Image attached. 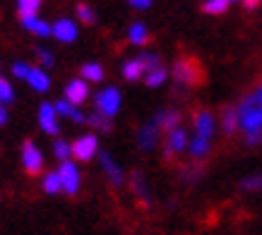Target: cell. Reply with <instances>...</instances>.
<instances>
[{
	"label": "cell",
	"instance_id": "1",
	"mask_svg": "<svg viewBox=\"0 0 262 235\" xmlns=\"http://www.w3.org/2000/svg\"><path fill=\"white\" fill-rule=\"evenodd\" d=\"M238 127L246 132V142L253 147V144H260L262 142V108L257 96L250 94L243 99L238 108Z\"/></svg>",
	"mask_w": 262,
	"mask_h": 235
},
{
	"label": "cell",
	"instance_id": "2",
	"mask_svg": "<svg viewBox=\"0 0 262 235\" xmlns=\"http://www.w3.org/2000/svg\"><path fill=\"white\" fill-rule=\"evenodd\" d=\"M94 103H96V113L111 120V118L120 110L123 96H120V91L116 86H106V89H101V91L94 96Z\"/></svg>",
	"mask_w": 262,
	"mask_h": 235
},
{
	"label": "cell",
	"instance_id": "3",
	"mask_svg": "<svg viewBox=\"0 0 262 235\" xmlns=\"http://www.w3.org/2000/svg\"><path fill=\"white\" fill-rule=\"evenodd\" d=\"M58 175H60V185H63V192L68 195H77V190L82 185V175L80 168L75 161H63L60 168H58Z\"/></svg>",
	"mask_w": 262,
	"mask_h": 235
},
{
	"label": "cell",
	"instance_id": "4",
	"mask_svg": "<svg viewBox=\"0 0 262 235\" xmlns=\"http://www.w3.org/2000/svg\"><path fill=\"white\" fill-rule=\"evenodd\" d=\"M70 149L77 161H89L99 154V139H96V134H82L70 144Z\"/></svg>",
	"mask_w": 262,
	"mask_h": 235
},
{
	"label": "cell",
	"instance_id": "5",
	"mask_svg": "<svg viewBox=\"0 0 262 235\" xmlns=\"http://www.w3.org/2000/svg\"><path fill=\"white\" fill-rule=\"evenodd\" d=\"M22 166L24 171L32 173V175L43 171V151L34 142H24L22 144Z\"/></svg>",
	"mask_w": 262,
	"mask_h": 235
},
{
	"label": "cell",
	"instance_id": "6",
	"mask_svg": "<svg viewBox=\"0 0 262 235\" xmlns=\"http://www.w3.org/2000/svg\"><path fill=\"white\" fill-rule=\"evenodd\" d=\"M77 22H72L68 17L63 19H58V22L51 24V36H56L58 41H63V43H72V41L77 39Z\"/></svg>",
	"mask_w": 262,
	"mask_h": 235
},
{
	"label": "cell",
	"instance_id": "7",
	"mask_svg": "<svg viewBox=\"0 0 262 235\" xmlns=\"http://www.w3.org/2000/svg\"><path fill=\"white\" fill-rule=\"evenodd\" d=\"M39 125L46 134H58L60 132V125H58V113L53 103H41L39 108Z\"/></svg>",
	"mask_w": 262,
	"mask_h": 235
},
{
	"label": "cell",
	"instance_id": "8",
	"mask_svg": "<svg viewBox=\"0 0 262 235\" xmlns=\"http://www.w3.org/2000/svg\"><path fill=\"white\" fill-rule=\"evenodd\" d=\"M89 99V86L84 79H72L65 86V101H70L72 106L80 108V103H84Z\"/></svg>",
	"mask_w": 262,
	"mask_h": 235
},
{
	"label": "cell",
	"instance_id": "9",
	"mask_svg": "<svg viewBox=\"0 0 262 235\" xmlns=\"http://www.w3.org/2000/svg\"><path fill=\"white\" fill-rule=\"evenodd\" d=\"M173 77L178 84H195L200 79V70L190 60H178V63L173 65Z\"/></svg>",
	"mask_w": 262,
	"mask_h": 235
},
{
	"label": "cell",
	"instance_id": "10",
	"mask_svg": "<svg viewBox=\"0 0 262 235\" xmlns=\"http://www.w3.org/2000/svg\"><path fill=\"white\" fill-rule=\"evenodd\" d=\"M24 82L32 86L34 91H39V94H43V91H48V89H51V77L46 75V70H43V67H29V72H27Z\"/></svg>",
	"mask_w": 262,
	"mask_h": 235
},
{
	"label": "cell",
	"instance_id": "11",
	"mask_svg": "<svg viewBox=\"0 0 262 235\" xmlns=\"http://www.w3.org/2000/svg\"><path fill=\"white\" fill-rule=\"evenodd\" d=\"M183 149H188V132L183 127H176L166 137V158H171L173 154H178Z\"/></svg>",
	"mask_w": 262,
	"mask_h": 235
},
{
	"label": "cell",
	"instance_id": "12",
	"mask_svg": "<svg viewBox=\"0 0 262 235\" xmlns=\"http://www.w3.org/2000/svg\"><path fill=\"white\" fill-rule=\"evenodd\" d=\"M99 161H101V168H103V173L108 175V180H111L116 187H120V185H123V168H120L111 158V154H106V151H101Z\"/></svg>",
	"mask_w": 262,
	"mask_h": 235
},
{
	"label": "cell",
	"instance_id": "13",
	"mask_svg": "<svg viewBox=\"0 0 262 235\" xmlns=\"http://www.w3.org/2000/svg\"><path fill=\"white\" fill-rule=\"evenodd\" d=\"M195 134L202 137V139H209L214 134V118L209 110H200L195 115Z\"/></svg>",
	"mask_w": 262,
	"mask_h": 235
},
{
	"label": "cell",
	"instance_id": "14",
	"mask_svg": "<svg viewBox=\"0 0 262 235\" xmlns=\"http://www.w3.org/2000/svg\"><path fill=\"white\" fill-rule=\"evenodd\" d=\"M56 106V113H58V118L63 115V118H70V120H75V123H84L87 120V115L82 113L77 106H72L70 101H65V99H60L58 103H53Z\"/></svg>",
	"mask_w": 262,
	"mask_h": 235
},
{
	"label": "cell",
	"instance_id": "15",
	"mask_svg": "<svg viewBox=\"0 0 262 235\" xmlns=\"http://www.w3.org/2000/svg\"><path fill=\"white\" fill-rule=\"evenodd\" d=\"M151 123L159 127V130L164 127L166 132H171V130H176V127H178V123H181V113H178V110H161V113L154 118Z\"/></svg>",
	"mask_w": 262,
	"mask_h": 235
},
{
	"label": "cell",
	"instance_id": "16",
	"mask_svg": "<svg viewBox=\"0 0 262 235\" xmlns=\"http://www.w3.org/2000/svg\"><path fill=\"white\" fill-rule=\"evenodd\" d=\"M22 24H24V29H27V32L36 34V36H41V39L51 36V24L43 22L41 17H24Z\"/></svg>",
	"mask_w": 262,
	"mask_h": 235
},
{
	"label": "cell",
	"instance_id": "17",
	"mask_svg": "<svg viewBox=\"0 0 262 235\" xmlns=\"http://www.w3.org/2000/svg\"><path fill=\"white\" fill-rule=\"evenodd\" d=\"M157 134H159V127L154 125V123L144 125L142 130H140V134H137V144H140V149L149 151L151 147L157 144Z\"/></svg>",
	"mask_w": 262,
	"mask_h": 235
},
{
	"label": "cell",
	"instance_id": "18",
	"mask_svg": "<svg viewBox=\"0 0 262 235\" xmlns=\"http://www.w3.org/2000/svg\"><path fill=\"white\" fill-rule=\"evenodd\" d=\"M142 75H147V67H144L142 55H140V58H133V60H127V63L123 65V77L130 79V82L140 79Z\"/></svg>",
	"mask_w": 262,
	"mask_h": 235
},
{
	"label": "cell",
	"instance_id": "19",
	"mask_svg": "<svg viewBox=\"0 0 262 235\" xmlns=\"http://www.w3.org/2000/svg\"><path fill=\"white\" fill-rule=\"evenodd\" d=\"M127 39H130V43H135V46H142L149 39V32H147V27L142 22H135V24H130V29H127Z\"/></svg>",
	"mask_w": 262,
	"mask_h": 235
},
{
	"label": "cell",
	"instance_id": "20",
	"mask_svg": "<svg viewBox=\"0 0 262 235\" xmlns=\"http://www.w3.org/2000/svg\"><path fill=\"white\" fill-rule=\"evenodd\" d=\"M43 5V0H17V12L19 17H39V10Z\"/></svg>",
	"mask_w": 262,
	"mask_h": 235
},
{
	"label": "cell",
	"instance_id": "21",
	"mask_svg": "<svg viewBox=\"0 0 262 235\" xmlns=\"http://www.w3.org/2000/svg\"><path fill=\"white\" fill-rule=\"evenodd\" d=\"M41 187H43V192L46 195H58L60 190H63V185H60V175H58V171H51L43 175V180H41Z\"/></svg>",
	"mask_w": 262,
	"mask_h": 235
},
{
	"label": "cell",
	"instance_id": "22",
	"mask_svg": "<svg viewBox=\"0 0 262 235\" xmlns=\"http://www.w3.org/2000/svg\"><path fill=\"white\" fill-rule=\"evenodd\" d=\"M222 127H224V132H236V130H238V110L236 108H224Z\"/></svg>",
	"mask_w": 262,
	"mask_h": 235
},
{
	"label": "cell",
	"instance_id": "23",
	"mask_svg": "<svg viewBox=\"0 0 262 235\" xmlns=\"http://www.w3.org/2000/svg\"><path fill=\"white\" fill-rule=\"evenodd\" d=\"M188 151L192 154V158H205L209 154V139L195 137L192 142H188Z\"/></svg>",
	"mask_w": 262,
	"mask_h": 235
},
{
	"label": "cell",
	"instance_id": "24",
	"mask_svg": "<svg viewBox=\"0 0 262 235\" xmlns=\"http://www.w3.org/2000/svg\"><path fill=\"white\" fill-rule=\"evenodd\" d=\"M82 79H84V82H101L103 79V67L99 63L82 65Z\"/></svg>",
	"mask_w": 262,
	"mask_h": 235
},
{
	"label": "cell",
	"instance_id": "25",
	"mask_svg": "<svg viewBox=\"0 0 262 235\" xmlns=\"http://www.w3.org/2000/svg\"><path fill=\"white\" fill-rule=\"evenodd\" d=\"M130 182H133V190H135V195H137V197H142L144 202H149V187L144 185L142 173H133V178H130Z\"/></svg>",
	"mask_w": 262,
	"mask_h": 235
},
{
	"label": "cell",
	"instance_id": "26",
	"mask_svg": "<svg viewBox=\"0 0 262 235\" xmlns=\"http://www.w3.org/2000/svg\"><path fill=\"white\" fill-rule=\"evenodd\" d=\"M226 8H229V0H205V5H202L207 15H224Z\"/></svg>",
	"mask_w": 262,
	"mask_h": 235
},
{
	"label": "cell",
	"instance_id": "27",
	"mask_svg": "<svg viewBox=\"0 0 262 235\" xmlns=\"http://www.w3.org/2000/svg\"><path fill=\"white\" fill-rule=\"evenodd\" d=\"M15 101V86L10 84L8 79L0 77V103L3 106H8V103Z\"/></svg>",
	"mask_w": 262,
	"mask_h": 235
},
{
	"label": "cell",
	"instance_id": "28",
	"mask_svg": "<svg viewBox=\"0 0 262 235\" xmlns=\"http://www.w3.org/2000/svg\"><path fill=\"white\" fill-rule=\"evenodd\" d=\"M144 82H147L149 86H161L164 82H166V70H164L161 65L159 67H154V70L147 72V79H144Z\"/></svg>",
	"mask_w": 262,
	"mask_h": 235
},
{
	"label": "cell",
	"instance_id": "29",
	"mask_svg": "<svg viewBox=\"0 0 262 235\" xmlns=\"http://www.w3.org/2000/svg\"><path fill=\"white\" fill-rule=\"evenodd\" d=\"M53 154H56V156L60 158V163H63V161H70L72 149L65 139H56V144H53Z\"/></svg>",
	"mask_w": 262,
	"mask_h": 235
},
{
	"label": "cell",
	"instance_id": "30",
	"mask_svg": "<svg viewBox=\"0 0 262 235\" xmlns=\"http://www.w3.org/2000/svg\"><path fill=\"white\" fill-rule=\"evenodd\" d=\"M87 120L92 123V127H94V130H99V132H111V120H108V118H103V115H99V113H94V115H89Z\"/></svg>",
	"mask_w": 262,
	"mask_h": 235
},
{
	"label": "cell",
	"instance_id": "31",
	"mask_svg": "<svg viewBox=\"0 0 262 235\" xmlns=\"http://www.w3.org/2000/svg\"><path fill=\"white\" fill-rule=\"evenodd\" d=\"M77 19H80V22H84V24H92L96 19V15H94V10L89 8V5H84V3H82V5H77Z\"/></svg>",
	"mask_w": 262,
	"mask_h": 235
},
{
	"label": "cell",
	"instance_id": "32",
	"mask_svg": "<svg viewBox=\"0 0 262 235\" xmlns=\"http://www.w3.org/2000/svg\"><path fill=\"white\" fill-rule=\"evenodd\" d=\"M241 187L243 190H262V173L260 175H253V178H246V180L241 182Z\"/></svg>",
	"mask_w": 262,
	"mask_h": 235
},
{
	"label": "cell",
	"instance_id": "33",
	"mask_svg": "<svg viewBox=\"0 0 262 235\" xmlns=\"http://www.w3.org/2000/svg\"><path fill=\"white\" fill-rule=\"evenodd\" d=\"M36 55H39V60H41V65H43V67H53V63H56V60H53V53H51V51H46V48H39V51H36Z\"/></svg>",
	"mask_w": 262,
	"mask_h": 235
},
{
	"label": "cell",
	"instance_id": "34",
	"mask_svg": "<svg viewBox=\"0 0 262 235\" xmlns=\"http://www.w3.org/2000/svg\"><path fill=\"white\" fill-rule=\"evenodd\" d=\"M27 72H29V65L22 63V60L12 65V75H15L17 79H24V77H27Z\"/></svg>",
	"mask_w": 262,
	"mask_h": 235
},
{
	"label": "cell",
	"instance_id": "35",
	"mask_svg": "<svg viewBox=\"0 0 262 235\" xmlns=\"http://www.w3.org/2000/svg\"><path fill=\"white\" fill-rule=\"evenodd\" d=\"M130 3V8L135 10H149L151 8V0H127Z\"/></svg>",
	"mask_w": 262,
	"mask_h": 235
},
{
	"label": "cell",
	"instance_id": "36",
	"mask_svg": "<svg viewBox=\"0 0 262 235\" xmlns=\"http://www.w3.org/2000/svg\"><path fill=\"white\" fill-rule=\"evenodd\" d=\"M8 123V110H5V106L0 103V125H5Z\"/></svg>",
	"mask_w": 262,
	"mask_h": 235
},
{
	"label": "cell",
	"instance_id": "37",
	"mask_svg": "<svg viewBox=\"0 0 262 235\" xmlns=\"http://www.w3.org/2000/svg\"><path fill=\"white\" fill-rule=\"evenodd\" d=\"M260 3H262V0H243V5H246L248 10H255L257 5H260Z\"/></svg>",
	"mask_w": 262,
	"mask_h": 235
},
{
	"label": "cell",
	"instance_id": "38",
	"mask_svg": "<svg viewBox=\"0 0 262 235\" xmlns=\"http://www.w3.org/2000/svg\"><path fill=\"white\" fill-rule=\"evenodd\" d=\"M255 96H257V101L262 103V84H260V89H257V91H255Z\"/></svg>",
	"mask_w": 262,
	"mask_h": 235
},
{
	"label": "cell",
	"instance_id": "39",
	"mask_svg": "<svg viewBox=\"0 0 262 235\" xmlns=\"http://www.w3.org/2000/svg\"><path fill=\"white\" fill-rule=\"evenodd\" d=\"M229 3H238V0H229Z\"/></svg>",
	"mask_w": 262,
	"mask_h": 235
},
{
	"label": "cell",
	"instance_id": "40",
	"mask_svg": "<svg viewBox=\"0 0 262 235\" xmlns=\"http://www.w3.org/2000/svg\"><path fill=\"white\" fill-rule=\"evenodd\" d=\"M260 108H262V103H260Z\"/></svg>",
	"mask_w": 262,
	"mask_h": 235
}]
</instances>
